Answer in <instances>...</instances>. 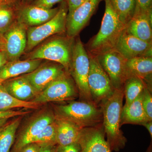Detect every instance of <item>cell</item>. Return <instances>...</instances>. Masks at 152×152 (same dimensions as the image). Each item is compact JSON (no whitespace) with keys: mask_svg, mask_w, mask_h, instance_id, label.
<instances>
[{"mask_svg":"<svg viewBox=\"0 0 152 152\" xmlns=\"http://www.w3.org/2000/svg\"><path fill=\"white\" fill-rule=\"evenodd\" d=\"M56 15L50 20L35 27H28L27 42L25 53H29L49 37L66 32L68 9L65 0L60 4Z\"/></svg>","mask_w":152,"mask_h":152,"instance_id":"obj_6","label":"cell"},{"mask_svg":"<svg viewBox=\"0 0 152 152\" xmlns=\"http://www.w3.org/2000/svg\"><path fill=\"white\" fill-rule=\"evenodd\" d=\"M67 73L62 65L53 62L41 64L31 72L23 75L28 80L37 95L52 82Z\"/></svg>","mask_w":152,"mask_h":152,"instance_id":"obj_11","label":"cell"},{"mask_svg":"<svg viewBox=\"0 0 152 152\" xmlns=\"http://www.w3.org/2000/svg\"><path fill=\"white\" fill-rule=\"evenodd\" d=\"M124 96L123 88L115 89L110 96L100 104L107 141L111 151L116 152L124 148L127 142V139L121 129V113Z\"/></svg>","mask_w":152,"mask_h":152,"instance_id":"obj_1","label":"cell"},{"mask_svg":"<svg viewBox=\"0 0 152 152\" xmlns=\"http://www.w3.org/2000/svg\"><path fill=\"white\" fill-rule=\"evenodd\" d=\"M40 145L39 152H54V144L50 143H38Z\"/></svg>","mask_w":152,"mask_h":152,"instance_id":"obj_36","label":"cell"},{"mask_svg":"<svg viewBox=\"0 0 152 152\" xmlns=\"http://www.w3.org/2000/svg\"><path fill=\"white\" fill-rule=\"evenodd\" d=\"M55 120V114L51 111H44L38 114L23 129L15 144V150L18 152L25 146L32 143L43 130Z\"/></svg>","mask_w":152,"mask_h":152,"instance_id":"obj_15","label":"cell"},{"mask_svg":"<svg viewBox=\"0 0 152 152\" xmlns=\"http://www.w3.org/2000/svg\"><path fill=\"white\" fill-rule=\"evenodd\" d=\"M56 121L47 126L33 141V142L37 143L56 144Z\"/></svg>","mask_w":152,"mask_h":152,"instance_id":"obj_28","label":"cell"},{"mask_svg":"<svg viewBox=\"0 0 152 152\" xmlns=\"http://www.w3.org/2000/svg\"><path fill=\"white\" fill-rule=\"evenodd\" d=\"M4 47V38L3 35L0 34V50H3Z\"/></svg>","mask_w":152,"mask_h":152,"instance_id":"obj_41","label":"cell"},{"mask_svg":"<svg viewBox=\"0 0 152 152\" xmlns=\"http://www.w3.org/2000/svg\"><path fill=\"white\" fill-rule=\"evenodd\" d=\"M142 106L149 121H152V96L151 89L147 86L143 91Z\"/></svg>","mask_w":152,"mask_h":152,"instance_id":"obj_29","label":"cell"},{"mask_svg":"<svg viewBox=\"0 0 152 152\" xmlns=\"http://www.w3.org/2000/svg\"><path fill=\"white\" fill-rule=\"evenodd\" d=\"M4 126H3V127H4ZM3 127H2L0 128V132H1V130L2 129Z\"/></svg>","mask_w":152,"mask_h":152,"instance_id":"obj_44","label":"cell"},{"mask_svg":"<svg viewBox=\"0 0 152 152\" xmlns=\"http://www.w3.org/2000/svg\"><path fill=\"white\" fill-rule=\"evenodd\" d=\"M69 74L67 73L52 82L31 101L40 105L50 102L72 99L75 98L77 93Z\"/></svg>","mask_w":152,"mask_h":152,"instance_id":"obj_8","label":"cell"},{"mask_svg":"<svg viewBox=\"0 0 152 152\" xmlns=\"http://www.w3.org/2000/svg\"><path fill=\"white\" fill-rule=\"evenodd\" d=\"M152 12L134 15L125 30L142 40L152 43Z\"/></svg>","mask_w":152,"mask_h":152,"instance_id":"obj_17","label":"cell"},{"mask_svg":"<svg viewBox=\"0 0 152 152\" xmlns=\"http://www.w3.org/2000/svg\"><path fill=\"white\" fill-rule=\"evenodd\" d=\"M42 60L10 61L0 68V83L12 78L31 72L39 66Z\"/></svg>","mask_w":152,"mask_h":152,"instance_id":"obj_18","label":"cell"},{"mask_svg":"<svg viewBox=\"0 0 152 152\" xmlns=\"http://www.w3.org/2000/svg\"><path fill=\"white\" fill-rule=\"evenodd\" d=\"M6 91L14 98L22 101H29L37 95L35 90L23 76H18L2 83Z\"/></svg>","mask_w":152,"mask_h":152,"instance_id":"obj_20","label":"cell"},{"mask_svg":"<svg viewBox=\"0 0 152 152\" xmlns=\"http://www.w3.org/2000/svg\"><path fill=\"white\" fill-rule=\"evenodd\" d=\"M34 0H22V4H28L32 2Z\"/></svg>","mask_w":152,"mask_h":152,"instance_id":"obj_42","label":"cell"},{"mask_svg":"<svg viewBox=\"0 0 152 152\" xmlns=\"http://www.w3.org/2000/svg\"><path fill=\"white\" fill-rule=\"evenodd\" d=\"M9 119L3 118L0 119V128L2 127L7 123V121Z\"/></svg>","mask_w":152,"mask_h":152,"instance_id":"obj_40","label":"cell"},{"mask_svg":"<svg viewBox=\"0 0 152 152\" xmlns=\"http://www.w3.org/2000/svg\"><path fill=\"white\" fill-rule=\"evenodd\" d=\"M75 38H53L28 53L26 60H47L62 65L69 73Z\"/></svg>","mask_w":152,"mask_h":152,"instance_id":"obj_4","label":"cell"},{"mask_svg":"<svg viewBox=\"0 0 152 152\" xmlns=\"http://www.w3.org/2000/svg\"><path fill=\"white\" fill-rule=\"evenodd\" d=\"M143 91L130 104L123 106L121 113V126L126 124L143 125L149 121L142 106Z\"/></svg>","mask_w":152,"mask_h":152,"instance_id":"obj_21","label":"cell"},{"mask_svg":"<svg viewBox=\"0 0 152 152\" xmlns=\"http://www.w3.org/2000/svg\"><path fill=\"white\" fill-rule=\"evenodd\" d=\"M67 4V15H70L77 8L85 2L86 0H65Z\"/></svg>","mask_w":152,"mask_h":152,"instance_id":"obj_34","label":"cell"},{"mask_svg":"<svg viewBox=\"0 0 152 152\" xmlns=\"http://www.w3.org/2000/svg\"><path fill=\"white\" fill-rule=\"evenodd\" d=\"M59 9V7L45 9L31 4H21L17 10V21L28 27L37 26L53 18Z\"/></svg>","mask_w":152,"mask_h":152,"instance_id":"obj_16","label":"cell"},{"mask_svg":"<svg viewBox=\"0 0 152 152\" xmlns=\"http://www.w3.org/2000/svg\"><path fill=\"white\" fill-rule=\"evenodd\" d=\"M56 142L58 145L65 146L78 143L81 129L62 119L56 118Z\"/></svg>","mask_w":152,"mask_h":152,"instance_id":"obj_22","label":"cell"},{"mask_svg":"<svg viewBox=\"0 0 152 152\" xmlns=\"http://www.w3.org/2000/svg\"><path fill=\"white\" fill-rule=\"evenodd\" d=\"M29 112L23 111L9 110L7 111H0V119L3 118H8L17 116H22L26 114L29 113Z\"/></svg>","mask_w":152,"mask_h":152,"instance_id":"obj_33","label":"cell"},{"mask_svg":"<svg viewBox=\"0 0 152 152\" xmlns=\"http://www.w3.org/2000/svg\"><path fill=\"white\" fill-rule=\"evenodd\" d=\"M127 77H134L141 79L151 88L152 74V57H142L126 60Z\"/></svg>","mask_w":152,"mask_h":152,"instance_id":"obj_19","label":"cell"},{"mask_svg":"<svg viewBox=\"0 0 152 152\" xmlns=\"http://www.w3.org/2000/svg\"><path fill=\"white\" fill-rule=\"evenodd\" d=\"M109 1L120 20L126 26L134 14L136 0Z\"/></svg>","mask_w":152,"mask_h":152,"instance_id":"obj_24","label":"cell"},{"mask_svg":"<svg viewBox=\"0 0 152 152\" xmlns=\"http://www.w3.org/2000/svg\"><path fill=\"white\" fill-rule=\"evenodd\" d=\"M54 152H55V151H54Z\"/></svg>","mask_w":152,"mask_h":152,"instance_id":"obj_45","label":"cell"},{"mask_svg":"<svg viewBox=\"0 0 152 152\" xmlns=\"http://www.w3.org/2000/svg\"><path fill=\"white\" fill-rule=\"evenodd\" d=\"M151 12H152V0H136L134 15Z\"/></svg>","mask_w":152,"mask_h":152,"instance_id":"obj_30","label":"cell"},{"mask_svg":"<svg viewBox=\"0 0 152 152\" xmlns=\"http://www.w3.org/2000/svg\"><path fill=\"white\" fill-rule=\"evenodd\" d=\"M21 121V118L19 116L3 127L0 132V152H9L13 144L16 132Z\"/></svg>","mask_w":152,"mask_h":152,"instance_id":"obj_25","label":"cell"},{"mask_svg":"<svg viewBox=\"0 0 152 152\" xmlns=\"http://www.w3.org/2000/svg\"><path fill=\"white\" fill-rule=\"evenodd\" d=\"M19 7L0 5V34L3 35L17 20V11Z\"/></svg>","mask_w":152,"mask_h":152,"instance_id":"obj_27","label":"cell"},{"mask_svg":"<svg viewBox=\"0 0 152 152\" xmlns=\"http://www.w3.org/2000/svg\"><path fill=\"white\" fill-rule=\"evenodd\" d=\"M105 10L99 32L87 44L90 56L96 57L115 50L126 26L120 20L109 0H105Z\"/></svg>","mask_w":152,"mask_h":152,"instance_id":"obj_2","label":"cell"},{"mask_svg":"<svg viewBox=\"0 0 152 152\" xmlns=\"http://www.w3.org/2000/svg\"><path fill=\"white\" fill-rule=\"evenodd\" d=\"M105 137L102 123L82 129L78 141L80 152H112Z\"/></svg>","mask_w":152,"mask_h":152,"instance_id":"obj_14","label":"cell"},{"mask_svg":"<svg viewBox=\"0 0 152 152\" xmlns=\"http://www.w3.org/2000/svg\"><path fill=\"white\" fill-rule=\"evenodd\" d=\"M7 61L5 54L3 50H0V68Z\"/></svg>","mask_w":152,"mask_h":152,"instance_id":"obj_38","label":"cell"},{"mask_svg":"<svg viewBox=\"0 0 152 152\" xmlns=\"http://www.w3.org/2000/svg\"><path fill=\"white\" fill-rule=\"evenodd\" d=\"M115 50L126 60L142 57H152V43L136 37L125 29L120 36Z\"/></svg>","mask_w":152,"mask_h":152,"instance_id":"obj_13","label":"cell"},{"mask_svg":"<svg viewBox=\"0 0 152 152\" xmlns=\"http://www.w3.org/2000/svg\"><path fill=\"white\" fill-rule=\"evenodd\" d=\"M56 118L70 122L80 128L90 127L102 122V110L92 102H73L56 106Z\"/></svg>","mask_w":152,"mask_h":152,"instance_id":"obj_3","label":"cell"},{"mask_svg":"<svg viewBox=\"0 0 152 152\" xmlns=\"http://www.w3.org/2000/svg\"><path fill=\"white\" fill-rule=\"evenodd\" d=\"M40 145L37 143H31L22 148L18 152H39Z\"/></svg>","mask_w":152,"mask_h":152,"instance_id":"obj_35","label":"cell"},{"mask_svg":"<svg viewBox=\"0 0 152 152\" xmlns=\"http://www.w3.org/2000/svg\"><path fill=\"white\" fill-rule=\"evenodd\" d=\"M146 86L141 79L134 77L128 78L123 87L124 96L126 99L124 105L130 104L141 94Z\"/></svg>","mask_w":152,"mask_h":152,"instance_id":"obj_26","label":"cell"},{"mask_svg":"<svg viewBox=\"0 0 152 152\" xmlns=\"http://www.w3.org/2000/svg\"><path fill=\"white\" fill-rule=\"evenodd\" d=\"M89 56L90 66L88 83L93 102L97 105L111 96L114 88L108 76L96 57Z\"/></svg>","mask_w":152,"mask_h":152,"instance_id":"obj_7","label":"cell"},{"mask_svg":"<svg viewBox=\"0 0 152 152\" xmlns=\"http://www.w3.org/2000/svg\"><path fill=\"white\" fill-rule=\"evenodd\" d=\"M146 152H151V149H148V151H147Z\"/></svg>","mask_w":152,"mask_h":152,"instance_id":"obj_43","label":"cell"},{"mask_svg":"<svg viewBox=\"0 0 152 152\" xmlns=\"http://www.w3.org/2000/svg\"><path fill=\"white\" fill-rule=\"evenodd\" d=\"M64 0H34L31 3L33 5L45 9L53 8V7L57 4L62 2Z\"/></svg>","mask_w":152,"mask_h":152,"instance_id":"obj_31","label":"cell"},{"mask_svg":"<svg viewBox=\"0 0 152 152\" xmlns=\"http://www.w3.org/2000/svg\"><path fill=\"white\" fill-rule=\"evenodd\" d=\"M3 4L18 7L22 4V0H0V5Z\"/></svg>","mask_w":152,"mask_h":152,"instance_id":"obj_37","label":"cell"},{"mask_svg":"<svg viewBox=\"0 0 152 152\" xmlns=\"http://www.w3.org/2000/svg\"><path fill=\"white\" fill-rule=\"evenodd\" d=\"M55 152H80V147L78 143L67 145H58L55 149Z\"/></svg>","mask_w":152,"mask_h":152,"instance_id":"obj_32","label":"cell"},{"mask_svg":"<svg viewBox=\"0 0 152 152\" xmlns=\"http://www.w3.org/2000/svg\"><path fill=\"white\" fill-rule=\"evenodd\" d=\"M95 57L108 76L114 88H123L127 79L126 69V59L115 50Z\"/></svg>","mask_w":152,"mask_h":152,"instance_id":"obj_9","label":"cell"},{"mask_svg":"<svg viewBox=\"0 0 152 152\" xmlns=\"http://www.w3.org/2000/svg\"><path fill=\"white\" fill-rule=\"evenodd\" d=\"M89 66V56L78 37L74 41L69 73L75 83L80 98L85 102H93L88 83Z\"/></svg>","mask_w":152,"mask_h":152,"instance_id":"obj_5","label":"cell"},{"mask_svg":"<svg viewBox=\"0 0 152 152\" xmlns=\"http://www.w3.org/2000/svg\"><path fill=\"white\" fill-rule=\"evenodd\" d=\"M28 28L16 20L3 35V51L8 61L19 60L25 53L27 42Z\"/></svg>","mask_w":152,"mask_h":152,"instance_id":"obj_10","label":"cell"},{"mask_svg":"<svg viewBox=\"0 0 152 152\" xmlns=\"http://www.w3.org/2000/svg\"><path fill=\"white\" fill-rule=\"evenodd\" d=\"M102 0H86L71 14L67 16L66 34L75 38L88 23L99 4Z\"/></svg>","mask_w":152,"mask_h":152,"instance_id":"obj_12","label":"cell"},{"mask_svg":"<svg viewBox=\"0 0 152 152\" xmlns=\"http://www.w3.org/2000/svg\"><path fill=\"white\" fill-rule=\"evenodd\" d=\"M143 126H145L147 130L150 133V135L151 137H152V121H149L147 122L146 123H145Z\"/></svg>","mask_w":152,"mask_h":152,"instance_id":"obj_39","label":"cell"},{"mask_svg":"<svg viewBox=\"0 0 152 152\" xmlns=\"http://www.w3.org/2000/svg\"><path fill=\"white\" fill-rule=\"evenodd\" d=\"M40 104L31 101H22L17 99L6 91L2 83H0V111L11 110L16 108L36 109Z\"/></svg>","mask_w":152,"mask_h":152,"instance_id":"obj_23","label":"cell"}]
</instances>
